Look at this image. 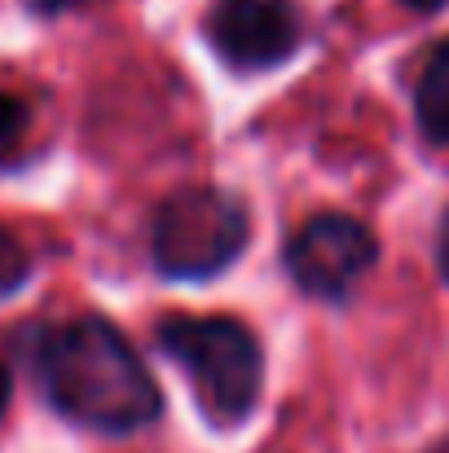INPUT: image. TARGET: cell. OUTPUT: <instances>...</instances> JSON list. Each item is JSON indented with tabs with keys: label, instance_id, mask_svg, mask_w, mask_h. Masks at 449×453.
I'll return each mask as SVG.
<instances>
[{
	"label": "cell",
	"instance_id": "cell-5",
	"mask_svg": "<svg viewBox=\"0 0 449 453\" xmlns=\"http://www.w3.org/2000/svg\"><path fill=\"white\" fill-rule=\"evenodd\" d=\"M379 260L375 234L352 216H313L296 238L287 242V273L296 278L304 296L344 300Z\"/></svg>",
	"mask_w": 449,
	"mask_h": 453
},
{
	"label": "cell",
	"instance_id": "cell-2",
	"mask_svg": "<svg viewBox=\"0 0 449 453\" xmlns=\"http://www.w3.org/2000/svg\"><path fill=\"white\" fill-rule=\"evenodd\" d=\"M159 348L190 379L203 418L221 432L243 427L265 388L260 339L234 317H163Z\"/></svg>",
	"mask_w": 449,
	"mask_h": 453
},
{
	"label": "cell",
	"instance_id": "cell-6",
	"mask_svg": "<svg viewBox=\"0 0 449 453\" xmlns=\"http://www.w3.org/2000/svg\"><path fill=\"white\" fill-rule=\"evenodd\" d=\"M414 119L428 142L449 146V40H441L414 88Z\"/></svg>",
	"mask_w": 449,
	"mask_h": 453
},
{
	"label": "cell",
	"instance_id": "cell-12",
	"mask_svg": "<svg viewBox=\"0 0 449 453\" xmlns=\"http://www.w3.org/2000/svg\"><path fill=\"white\" fill-rule=\"evenodd\" d=\"M9 392H13V383H9V370L0 365V418H4V410H9Z\"/></svg>",
	"mask_w": 449,
	"mask_h": 453
},
{
	"label": "cell",
	"instance_id": "cell-3",
	"mask_svg": "<svg viewBox=\"0 0 449 453\" xmlns=\"http://www.w3.org/2000/svg\"><path fill=\"white\" fill-rule=\"evenodd\" d=\"M252 238L247 207L216 185H185L154 211L150 251L167 278H212L229 269Z\"/></svg>",
	"mask_w": 449,
	"mask_h": 453
},
{
	"label": "cell",
	"instance_id": "cell-7",
	"mask_svg": "<svg viewBox=\"0 0 449 453\" xmlns=\"http://www.w3.org/2000/svg\"><path fill=\"white\" fill-rule=\"evenodd\" d=\"M27 278H31V256H27V247H22L13 234L0 229V300H9Z\"/></svg>",
	"mask_w": 449,
	"mask_h": 453
},
{
	"label": "cell",
	"instance_id": "cell-11",
	"mask_svg": "<svg viewBox=\"0 0 449 453\" xmlns=\"http://www.w3.org/2000/svg\"><path fill=\"white\" fill-rule=\"evenodd\" d=\"M406 9H414V13H437L441 4H449V0H401Z\"/></svg>",
	"mask_w": 449,
	"mask_h": 453
},
{
	"label": "cell",
	"instance_id": "cell-9",
	"mask_svg": "<svg viewBox=\"0 0 449 453\" xmlns=\"http://www.w3.org/2000/svg\"><path fill=\"white\" fill-rule=\"evenodd\" d=\"M35 13H44V18H53V13H71V9H80V4H93V0H27Z\"/></svg>",
	"mask_w": 449,
	"mask_h": 453
},
{
	"label": "cell",
	"instance_id": "cell-8",
	"mask_svg": "<svg viewBox=\"0 0 449 453\" xmlns=\"http://www.w3.org/2000/svg\"><path fill=\"white\" fill-rule=\"evenodd\" d=\"M27 124H31V111H27V102H18V97L0 93V163L18 150V142H22Z\"/></svg>",
	"mask_w": 449,
	"mask_h": 453
},
{
	"label": "cell",
	"instance_id": "cell-4",
	"mask_svg": "<svg viewBox=\"0 0 449 453\" xmlns=\"http://www.w3.org/2000/svg\"><path fill=\"white\" fill-rule=\"evenodd\" d=\"M207 44L229 71L256 75L283 66L304 40L296 0H216L207 9Z\"/></svg>",
	"mask_w": 449,
	"mask_h": 453
},
{
	"label": "cell",
	"instance_id": "cell-10",
	"mask_svg": "<svg viewBox=\"0 0 449 453\" xmlns=\"http://www.w3.org/2000/svg\"><path fill=\"white\" fill-rule=\"evenodd\" d=\"M437 265H441V278L449 282V211L441 220V238H437Z\"/></svg>",
	"mask_w": 449,
	"mask_h": 453
},
{
	"label": "cell",
	"instance_id": "cell-1",
	"mask_svg": "<svg viewBox=\"0 0 449 453\" xmlns=\"http://www.w3.org/2000/svg\"><path fill=\"white\" fill-rule=\"evenodd\" d=\"M35 374L62 418L102 436L142 432L163 410L146 361L102 317H75L66 326H53L35 348Z\"/></svg>",
	"mask_w": 449,
	"mask_h": 453
}]
</instances>
